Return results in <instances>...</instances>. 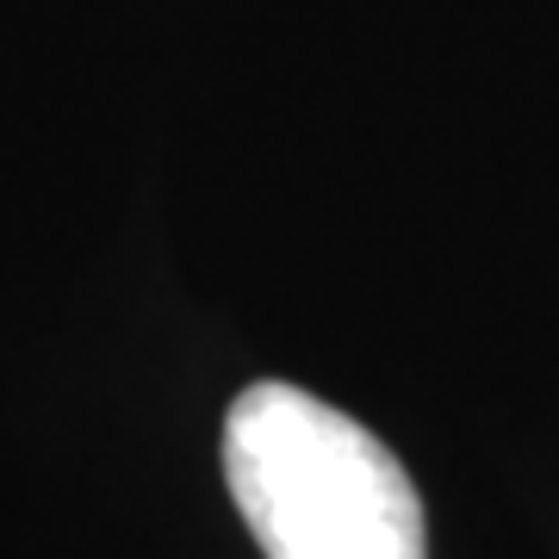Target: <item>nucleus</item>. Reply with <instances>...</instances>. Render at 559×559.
Segmentation results:
<instances>
[{
	"label": "nucleus",
	"instance_id": "nucleus-1",
	"mask_svg": "<svg viewBox=\"0 0 559 559\" xmlns=\"http://www.w3.org/2000/svg\"><path fill=\"white\" fill-rule=\"evenodd\" d=\"M224 485L267 559H429L423 498L399 454L305 385L237 392Z\"/></svg>",
	"mask_w": 559,
	"mask_h": 559
}]
</instances>
